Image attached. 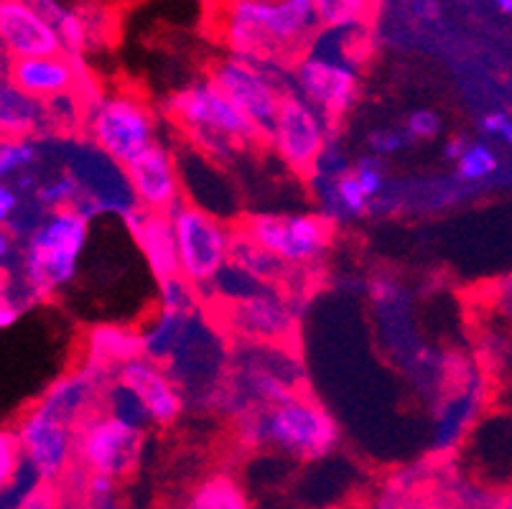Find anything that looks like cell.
I'll return each instance as SVG.
<instances>
[{
  "label": "cell",
  "instance_id": "6",
  "mask_svg": "<svg viewBox=\"0 0 512 509\" xmlns=\"http://www.w3.org/2000/svg\"><path fill=\"white\" fill-rule=\"evenodd\" d=\"M237 235L281 263L301 268L324 255L332 242V222L321 214H255L242 219Z\"/></svg>",
  "mask_w": 512,
  "mask_h": 509
},
{
  "label": "cell",
  "instance_id": "9",
  "mask_svg": "<svg viewBox=\"0 0 512 509\" xmlns=\"http://www.w3.org/2000/svg\"><path fill=\"white\" fill-rule=\"evenodd\" d=\"M271 143L293 174L309 179L314 176L324 146H327L324 120L304 97L286 92L281 110L273 120Z\"/></svg>",
  "mask_w": 512,
  "mask_h": 509
},
{
  "label": "cell",
  "instance_id": "27",
  "mask_svg": "<svg viewBox=\"0 0 512 509\" xmlns=\"http://www.w3.org/2000/svg\"><path fill=\"white\" fill-rule=\"evenodd\" d=\"M23 459H26V454H23L18 433L3 431V436H0V482H3V487L6 489L11 487L13 474H18Z\"/></svg>",
  "mask_w": 512,
  "mask_h": 509
},
{
  "label": "cell",
  "instance_id": "12",
  "mask_svg": "<svg viewBox=\"0 0 512 509\" xmlns=\"http://www.w3.org/2000/svg\"><path fill=\"white\" fill-rule=\"evenodd\" d=\"M222 324L242 342L281 347L293 336L296 316L276 293H242L222 306Z\"/></svg>",
  "mask_w": 512,
  "mask_h": 509
},
{
  "label": "cell",
  "instance_id": "32",
  "mask_svg": "<svg viewBox=\"0 0 512 509\" xmlns=\"http://www.w3.org/2000/svg\"><path fill=\"white\" fill-rule=\"evenodd\" d=\"M21 509H57V494L49 487H39L21 502Z\"/></svg>",
  "mask_w": 512,
  "mask_h": 509
},
{
  "label": "cell",
  "instance_id": "2",
  "mask_svg": "<svg viewBox=\"0 0 512 509\" xmlns=\"http://www.w3.org/2000/svg\"><path fill=\"white\" fill-rule=\"evenodd\" d=\"M90 242V214L79 207L49 212L31 232L23 250L26 301H41L72 286Z\"/></svg>",
  "mask_w": 512,
  "mask_h": 509
},
{
  "label": "cell",
  "instance_id": "24",
  "mask_svg": "<svg viewBox=\"0 0 512 509\" xmlns=\"http://www.w3.org/2000/svg\"><path fill=\"white\" fill-rule=\"evenodd\" d=\"M36 199H39L41 207L49 209V212L77 207V202L82 199V186H79V181L74 179V176H59V179L41 186Z\"/></svg>",
  "mask_w": 512,
  "mask_h": 509
},
{
  "label": "cell",
  "instance_id": "33",
  "mask_svg": "<svg viewBox=\"0 0 512 509\" xmlns=\"http://www.w3.org/2000/svg\"><path fill=\"white\" fill-rule=\"evenodd\" d=\"M21 314H23L21 303H18L16 298L3 293V298H0V326H3V329H11V326L21 319Z\"/></svg>",
  "mask_w": 512,
  "mask_h": 509
},
{
  "label": "cell",
  "instance_id": "34",
  "mask_svg": "<svg viewBox=\"0 0 512 509\" xmlns=\"http://www.w3.org/2000/svg\"><path fill=\"white\" fill-rule=\"evenodd\" d=\"M18 204H21V196H18V191H13L8 184L0 186V219H3V224L13 217V212L18 209Z\"/></svg>",
  "mask_w": 512,
  "mask_h": 509
},
{
  "label": "cell",
  "instance_id": "20",
  "mask_svg": "<svg viewBox=\"0 0 512 509\" xmlns=\"http://www.w3.org/2000/svg\"><path fill=\"white\" fill-rule=\"evenodd\" d=\"M184 509H253L240 484L227 474H212L194 489Z\"/></svg>",
  "mask_w": 512,
  "mask_h": 509
},
{
  "label": "cell",
  "instance_id": "19",
  "mask_svg": "<svg viewBox=\"0 0 512 509\" xmlns=\"http://www.w3.org/2000/svg\"><path fill=\"white\" fill-rule=\"evenodd\" d=\"M90 364L107 370V367H123V364L141 359L146 352V339L138 331L118 324H100L90 331L87 339Z\"/></svg>",
  "mask_w": 512,
  "mask_h": 509
},
{
  "label": "cell",
  "instance_id": "18",
  "mask_svg": "<svg viewBox=\"0 0 512 509\" xmlns=\"http://www.w3.org/2000/svg\"><path fill=\"white\" fill-rule=\"evenodd\" d=\"M77 69L64 54L11 59L6 67V82L36 102H51L69 95L77 84Z\"/></svg>",
  "mask_w": 512,
  "mask_h": 509
},
{
  "label": "cell",
  "instance_id": "31",
  "mask_svg": "<svg viewBox=\"0 0 512 509\" xmlns=\"http://www.w3.org/2000/svg\"><path fill=\"white\" fill-rule=\"evenodd\" d=\"M482 128L487 130L490 135H500V138H505L507 143L512 146V120L510 118H505V115H500V112H492V115H484Z\"/></svg>",
  "mask_w": 512,
  "mask_h": 509
},
{
  "label": "cell",
  "instance_id": "30",
  "mask_svg": "<svg viewBox=\"0 0 512 509\" xmlns=\"http://www.w3.org/2000/svg\"><path fill=\"white\" fill-rule=\"evenodd\" d=\"M406 135L408 133H403V130H375L370 135V148L377 156H390V153L406 146Z\"/></svg>",
  "mask_w": 512,
  "mask_h": 509
},
{
  "label": "cell",
  "instance_id": "14",
  "mask_svg": "<svg viewBox=\"0 0 512 509\" xmlns=\"http://www.w3.org/2000/svg\"><path fill=\"white\" fill-rule=\"evenodd\" d=\"M123 222L158 286L184 278L171 214L148 212V209H141L136 204V207L125 209Z\"/></svg>",
  "mask_w": 512,
  "mask_h": 509
},
{
  "label": "cell",
  "instance_id": "23",
  "mask_svg": "<svg viewBox=\"0 0 512 509\" xmlns=\"http://www.w3.org/2000/svg\"><path fill=\"white\" fill-rule=\"evenodd\" d=\"M495 168L497 158L492 148H487L484 143H474V146H467V151L456 161V176L464 184H477V181H484L487 176L495 174Z\"/></svg>",
  "mask_w": 512,
  "mask_h": 509
},
{
  "label": "cell",
  "instance_id": "16",
  "mask_svg": "<svg viewBox=\"0 0 512 509\" xmlns=\"http://www.w3.org/2000/svg\"><path fill=\"white\" fill-rule=\"evenodd\" d=\"M125 181L138 207L148 212L171 214L181 204L179 171L174 156L161 143H153L136 161L125 166Z\"/></svg>",
  "mask_w": 512,
  "mask_h": 509
},
{
  "label": "cell",
  "instance_id": "3",
  "mask_svg": "<svg viewBox=\"0 0 512 509\" xmlns=\"http://www.w3.org/2000/svg\"><path fill=\"white\" fill-rule=\"evenodd\" d=\"M248 443L268 446L296 461H316L337 446L339 428L332 415L311 395L296 392L265 408H253L242 418Z\"/></svg>",
  "mask_w": 512,
  "mask_h": 509
},
{
  "label": "cell",
  "instance_id": "7",
  "mask_svg": "<svg viewBox=\"0 0 512 509\" xmlns=\"http://www.w3.org/2000/svg\"><path fill=\"white\" fill-rule=\"evenodd\" d=\"M179 245L181 273L189 286H207L232 260L235 232H230L217 217L194 204L181 202L171 212Z\"/></svg>",
  "mask_w": 512,
  "mask_h": 509
},
{
  "label": "cell",
  "instance_id": "15",
  "mask_svg": "<svg viewBox=\"0 0 512 509\" xmlns=\"http://www.w3.org/2000/svg\"><path fill=\"white\" fill-rule=\"evenodd\" d=\"M115 382H118L120 390L128 392L130 398L141 405L146 418L158 426L176 423L181 410H184V398H181L179 387L156 359L141 357L123 364V367H118Z\"/></svg>",
  "mask_w": 512,
  "mask_h": 509
},
{
  "label": "cell",
  "instance_id": "28",
  "mask_svg": "<svg viewBox=\"0 0 512 509\" xmlns=\"http://www.w3.org/2000/svg\"><path fill=\"white\" fill-rule=\"evenodd\" d=\"M406 133L411 138H423V140H434L436 135L441 133V118L434 110H416L408 118Z\"/></svg>",
  "mask_w": 512,
  "mask_h": 509
},
{
  "label": "cell",
  "instance_id": "21",
  "mask_svg": "<svg viewBox=\"0 0 512 509\" xmlns=\"http://www.w3.org/2000/svg\"><path fill=\"white\" fill-rule=\"evenodd\" d=\"M39 102L26 97L23 92L13 90L6 82L3 87V107H0V123H3V138H26L34 133L39 120Z\"/></svg>",
  "mask_w": 512,
  "mask_h": 509
},
{
  "label": "cell",
  "instance_id": "36",
  "mask_svg": "<svg viewBox=\"0 0 512 509\" xmlns=\"http://www.w3.org/2000/svg\"><path fill=\"white\" fill-rule=\"evenodd\" d=\"M464 151H467V143H464L462 138L451 140L449 146H446V156H449V158H454V161H459V156H462Z\"/></svg>",
  "mask_w": 512,
  "mask_h": 509
},
{
  "label": "cell",
  "instance_id": "13",
  "mask_svg": "<svg viewBox=\"0 0 512 509\" xmlns=\"http://www.w3.org/2000/svg\"><path fill=\"white\" fill-rule=\"evenodd\" d=\"M296 84L301 97L329 123L344 118L357 100L355 72L347 64L329 62L324 56H301L296 62Z\"/></svg>",
  "mask_w": 512,
  "mask_h": 509
},
{
  "label": "cell",
  "instance_id": "29",
  "mask_svg": "<svg viewBox=\"0 0 512 509\" xmlns=\"http://www.w3.org/2000/svg\"><path fill=\"white\" fill-rule=\"evenodd\" d=\"M355 176L370 199H375V196L380 194V189H383V171H380V166H377L375 161H370V158L357 163Z\"/></svg>",
  "mask_w": 512,
  "mask_h": 509
},
{
  "label": "cell",
  "instance_id": "11",
  "mask_svg": "<svg viewBox=\"0 0 512 509\" xmlns=\"http://www.w3.org/2000/svg\"><path fill=\"white\" fill-rule=\"evenodd\" d=\"M207 79H212L271 138L273 120H276L278 110H281L286 92L278 90L276 82L258 64L240 59V56H227V59L214 64Z\"/></svg>",
  "mask_w": 512,
  "mask_h": 509
},
{
  "label": "cell",
  "instance_id": "37",
  "mask_svg": "<svg viewBox=\"0 0 512 509\" xmlns=\"http://www.w3.org/2000/svg\"><path fill=\"white\" fill-rule=\"evenodd\" d=\"M487 509H512V489L502 494V497L497 499V502H492Z\"/></svg>",
  "mask_w": 512,
  "mask_h": 509
},
{
  "label": "cell",
  "instance_id": "5",
  "mask_svg": "<svg viewBox=\"0 0 512 509\" xmlns=\"http://www.w3.org/2000/svg\"><path fill=\"white\" fill-rule=\"evenodd\" d=\"M143 428L110 408L92 410L77 428V461L90 476L123 479L141 459Z\"/></svg>",
  "mask_w": 512,
  "mask_h": 509
},
{
  "label": "cell",
  "instance_id": "35",
  "mask_svg": "<svg viewBox=\"0 0 512 509\" xmlns=\"http://www.w3.org/2000/svg\"><path fill=\"white\" fill-rule=\"evenodd\" d=\"M372 293H375L377 301H390L395 296V286L390 280H375L372 283Z\"/></svg>",
  "mask_w": 512,
  "mask_h": 509
},
{
  "label": "cell",
  "instance_id": "8",
  "mask_svg": "<svg viewBox=\"0 0 512 509\" xmlns=\"http://www.w3.org/2000/svg\"><path fill=\"white\" fill-rule=\"evenodd\" d=\"M87 130L92 143L123 168L156 143V118L151 107L128 95L97 100L87 115Z\"/></svg>",
  "mask_w": 512,
  "mask_h": 509
},
{
  "label": "cell",
  "instance_id": "22",
  "mask_svg": "<svg viewBox=\"0 0 512 509\" xmlns=\"http://www.w3.org/2000/svg\"><path fill=\"white\" fill-rule=\"evenodd\" d=\"M314 8L319 26L339 31L360 26L372 11V0H314Z\"/></svg>",
  "mask_w": 512,
  "mask_h": 509
},
{
  "label": "cell",
  "instance_id": "38",
  "mask_svg": "<svg viewBox=\"0 0 512 509\" xmlns=\"http://www.w3.org/2000/svg\"><path fill=\"white\" fill-rule=\"evenodd\" d=\"M502 13H512V0H492Z\"/></svg>",
  "mask_w": 512,
  "mask_h": 509
},
{
  "label": "cell",
  "instance_id": "26",
  "mask_svg": "<svg viewBox=\"0 0 512 509\" xmlns=\"http://www.w3.org/2000/svg\"><path fill=\"white\" fill-rule=\"evenodd\" d=\"M36 158H39V151L26 138H3L0 174H3V179H8L11 174H18L23 168H29L31 163H36Z\"/></svg>",
  "mask_w": 512,
  "mask_h": 509
},
{
  "label": "cell",
  "instance_id": "10",
  "mask_svg": "<svg viewBox=\"0 0 512 509\" xmlns=\"http://www.w3.org/2000/svg\"><path fill=\"white\" fill-rule=\"evenodd\" d=\"M26 461L34 466L41 482H59L77 461V428L67 420L34 405L16 428Z\"/></svg>",
  "mask_w": 512,
  "mask_h": 509
},
{
  "label": "cell",
  "instance_id": "1",
  "mask_svg": "<svg viewBox=\"0 0 512 509\" xmlns=\"http://www.w3.org/2000/svg\"><path fill=\"white\" fill-rule=\"evenodd\" d=\"M319 28L314 0H232L220 13L227 49L248 62H281L301 54Z\"/></svg>",
  "mask_w": 512,
  "mask_h": 509
},
{
  "label": "cell",
  "instance_id": "25",
  "mask_svg": "<svg viewBox=\"0 0 512 509\" xmlns=\"http://www.w3.org/2000/svg\"><path fill=\"white\" fill-rule=\"evenodd\" d=\"M332 199L337 202L339 209H344L347 214H367L370 209V196L365 194V189L357 181L355 171H347V174H339L334 181Z\"/></svg>",
  "mask_w": 512,
  "mask_h": 509
},
{
  "label": "cell",
  "instance_id": "17",
  "mask_svg": "<svg viewBox=\"0 0 512 509\" xmlns=\"http://www.w3.org/2000/svg\"><path fill=\"white\" fill-rule=\"evenodd\" d=\"M0 39L8 59L64 54L57 28L51 26L29 0H3L0 3Z\"/></svg>",
  "mask_w": 512,
  "mask_h": 509
},
{
  "label": "cell",
  "instance_id": "4",
  "mask_svg": "<svg viewBox=\"0 0 512 509\" xmlns=\"http://www.w3.org/2000/svg\"><path fill=\"white\" fill-rule=\"evenodd\" d=\"M166 115L207 153L227 156L250 143H271V138L212 79L171 95Z\"/></svg>",
  "mask_w": 512,
  "mask_h": 509
}]
</instances>
